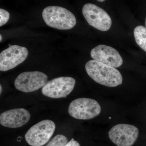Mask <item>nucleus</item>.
I'll use <instances>...</instances> for the list:
<instances>
[{
	"mask_svg": "<svg viewBox=\"0 0 146 146\" xmlns=\"http://www.w3.org/2000/svg\"><path fill=\"white\" fill-rule=\"evenodd\" d=\"M85 70L89 77L102 85L114 87L122 83V76L119 71L101 62L89 60L85 65Z\"/></svg>",
	"mask_w": 146,
	"mask_h": 146,
	"instance_id": "1",
	"label": "nucleus"
},
{
	"mask_svg": "<svg viewBox=\"0 0 146 146\" xmlns=\"http://www.w3.org/2000/svg\"><path fill=\"white\" fill-rule=\"evenodd\" d=\"M42 17L47 25L61 30L70 29L76 24L75 16L72 13L58 6H50L44 9Z\"/></svg>",
	"mask_w": 146,
	"mask_h": 146,
	"instance_id": "2",
	"label": "nucleus"
},
{
	"mask_svg": "<svg viewBox=\"0 0 146 146\" xmlns=\"http://www.w3.org/2000/svg\"><path fill=\"white\" fill-rule=\"evenodd\" d=\"M101 111V108L97 101L85 98L74 100L68 108L69 115L80 120L91 119L98 116Z\"/></svg>",
	"mask_w": 146,
	"mask_h": 146,
	"instance_id": "3",
	"label": "nucleus"
},
{
	"mask_svg": "<svg viewBox=\"0 0 146 146\" xmlns=\"http://www.w3.org/2000/svg\"><path fill=\"white\" fill-rule=\"evenodd\" d=\"M56 125L53 121L44 120L31 127L27 131L25 138L31 146H43L47 143L54 133Z\"/></svg>",
	"mask_w": 146,
	"mask_h": 146,
	"instance_id": "4",
	"label": "nucleus"
},
{
	"mask_svg": "<svg viewBox=\"0 0 146 146\" xmlns=\"http://www.w3.org/2000/svg\"><path fill=\"white\" fill-rule=\"evenodd\" d=\"M84 17L91 26L102 31L109 30L112 25V20L108 13L99 7L88 3L82 9Z\"/></svg>",
	"mask_w": 146,
	"mask_h": 146,
	"instance_id": "5",
	"label": "nucleus"
},
{
	"mask_svg": "<svg viewBox=\"0 0 146 146\" xmlns=\"http://www.w3.org/2000/svg\"><path fill=\"white\" fill-rule=\"evenodd\" d=\"M76 80L70 77H60L47 82L42 89V94L48 98H65L74 89Z\"/></svg>",
	"mask_w": 146,
	"mask_h": 146,
	"instance_id": "6",
	"label": "nucleus"
},
{
	"mask_svg": "<svg viewBox=\"0 0 146 146\" xmlns=\"http://www.w3.org/2000/svg\"><path fill=\"white\" fill-rule=\"evenodd\" d=\"M48 76L39 71L25 72L18 76L14 86L17 90L25 92H33L42 88L47 82Z\"/></svg>",
	"mask_w": 146,
	"mask_h": 146,
	"instance_id": "7",
	"label": "nucleus"
},
{
	"mask_svg": "<svg viewBox=\"0 0 146 146\" xmlns=\"http://www.w3.org/2000/svg\"><path fill=\"white\" fill-rule=\"evenodd\" d=\"M138 135V129L127 124H119L114 126L108 132L110 139L117 146L133 145Z\"/></svg>",
	"mask_w": 146,
	"mask_h": 146,
	"instance_id": "8",
	"label": "nucleus"
},
{
	"mask_svg": "<svg viewBox=\"0 0 146 146\" xmlns=\"http://www.w3.org/2000/svg\"><path fill=\"white\" fill-rule=\"evenodd\" d=\"M25 47L14 45L4 50L0 54V71L5 72L23 63L28 56Z\"/></svg>",
	"mask_w": 146,
	"mask_h": 146,
	"instance_id": "9",
	"label": "nucleus"
},
{
	"mask_svg": "<svg viewBox=\"0 0 146 146\" xmlns=\"http://www.w3.org/2000/svg\"><path fill=\"white\" fill-rule=\"evenodd\" d=\"M91 57L94 60L117 68L123 63L122 58L117 50L105 45H99L91 52Z\"/></svg>",
	"mask_w": 146,
	"mask_h": 146,
	"instance_id": "10",
	"label": "nucleus"
},
{
	"mask_svg": "<svg viewBox=\"0 0 146 146\" xmlns=\"http://www.w3.org/2000/svg\"><path fill=\"white\" fill-rule=\"evenodd\" d=\"M31 118L29 112L23 108L9 110L0 115V123L5 127L16 128L28 122Z\"/></svg>",
	"mask_w": 146,
	"mask_h": 146,
	"instance_id": "11",
	"label": "nucleus"
},
{
	"mask_svg": "<svg viewBox=\"0 0 146 146\" xmlns=\"http://www.w3.org/2000/svg\"><path fill=\"white\" fill-rule=\"evenodd\" d=\"M134 37L137 44L146 52V28L138 26L133 31Z\"/></svg>",
	"mask_w": 146,
	"mask_h": 146,
	"instance_id": "12",
	"label": "nucleus"
},
{
	"mask_svg": "<svg viewBox=\"0 0 146 146\" xmlns=\"http://www.w3.org/2000/svg\"><path fill=\"white\" fill-rule=\"evenodd\" d=\"M68 143L67 137L59 134L55 136L46 146H65Z\"/></svg>",
	"mask_w": 146,
	"mask_h": 146,
	"instance_id": "13",
	"label": "nucleus"
},
{
	"mask_svg": "<svg viewBox=\"0 0 146 146\" xmlns=\"http://www.w3.org/2000/svg\"><path fill=\"white\" fill-rule=\"evenodd\" d=\"M10 14L8 11L3 9H0V27L3 26L8 22Z\"/></svg>",
	"mask_w": 146,
	"mask_h": 146,
	"instance_id": "14",
	"label": "nucleus"
},
{
	"mask_svg": "<svg viewBox=\"0 0 146 146\" xmlns=\"http://www.w3.org/2000/svg\"><path fill=\"white\" fill-rule=\"evenodd\" d=\"M65 146H80L77 141H75L74 138H72L70 142H68Z\"/></svg>",
	"mask_w": 146,
	"mask_h": 146,
	"instance_id": "15",
	"label": "nucleus"
},
{
	"mask_svg": "<svg viewBox=\"0 0 146 146\" xmlns=\"http://www.w3.org/2000/svg\"><path fill=\"white\" fill-rule=\"evenodd\" d=\"M0 89H1L0 92H1V94L2 91V87L1 85H0Z\"/></svg>",
	"mask_w": 146,
	"mask_h": 146,
	"instance_id": "16",
	"label": "nucleus"
},
{
	"mask_svg": "<svg viewBox=\"0 0 146 146\" xmlns=\"http://www.w3.org/2000/svg\"><path fill=\"white\" fill-rule=\"evenodd\" d=\"M97 1L100 2H103L105 0H97Z\"/></svg>",
	"mask_w": 146,
	"mask_h": 146,
	"instance_id": "17",
	"label": "nucleus"
},
{
	"mask_svg": "<svg viewBox=\"0 0 146 146\" xmlns=\"http://www.w3.org/2000/svg\"><path fill=\"white\" fill-rule=\"evenodd\" d=\"M2 39V36L1 35H0V40H1V42Z\"/></svg>",
	"mask_w": 146,
	"mask_h": 146,
	"instance_id": "18",
	"label": "nucleus"
},
{
	"mask_svg": "<svg viewBox=\"0 0 146 146\" xmlns=\"http://www.w3.org/2000/svg\"><path fill=\"white\" fill-rule=\"evenodd\" d=\"M145 27L146 28V17L145 18Z\"/></svg>",
	"mask_w": 146,
	"mask_h": 146,
	"instance_id": "19",
	"label": "nucleus"
},
{
	"mask_svg": "<svg viewBox=\"0 0 146 146\" xmlns=\"http://www.w3.org/2000/svg\"><path fill=\"white\" fill-rule=\"evenodd\" d=\"M9 47H10L11 46V45L10 44H9Z\"/></svg>",
	"mask_w": 146,
	"mask_h": 146,
	"instance_id": "20",
	"label": "nucleus"
}]
</instances>
